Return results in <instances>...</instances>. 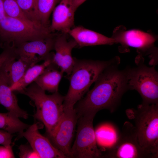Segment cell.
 <instances>
[{"label":"cell","instance_id":"1","mask_svg":"<svg viewBox=\"0 0 158 158\" xmlns=\"http://www.w3.org/2000/svg\"><path fill=\"white\" fill-rule=\"evenodd\" d=\"M120 62L109 66L99 75L93 88L78 102L75 108L78 118L84 115L95 116L98 111L116 109L124 93L129 90L127 68L120 70Z\"/></svg>","mask_w":158,"mask_h":158},{"label":"cell","instance_id":"2","mask_svg":"<svg viewBox=\"0 0 158 158\" xmlns=\"http://www.w3.org/2000/svg\"><path fill=\"white\" fill-rule=\"evenodd\" d=\"M116 56L107 61L75 59L72 71L68 76L69 86L63 103L64 109L74 108L75 104L88 92L92 84L107 67L120 61Z\"/></svg>","mask_w":158,"mask_h":158},{"label":"cell","instance_id":"3","mask_svg":"<svg viewBox=\"0 0 158 158\" xmlns=\"http://www.w3.org/2000/svg\"><path fill=\"white\" fill-rule=\"evenodd\" d=\"M20 93L28 97L36 109L34 118L44 124L49 136L54 133L63 114L64 96L58 92L48 95L35 82Z\"/></svg>","mask_w":158,"mask_h":158},{"label":"cell","instance_id":"4","mask_svg":"<svg viewBox=\"0 0 158 158\" xmlns=\"http://www.w3.org/2000/svg\"><path fill=\"white\" fill-rule=\"evenodd\" d=\"M128 118L133 120L138 143L151 158L158 156V104L142 103L136 109L126 110Z\"/></svg>","mask_w":158,"mask_h":158},{"label":"cell","instance_id":"5","mask_svg":"<svg viewBox=\"0 0 158 158\" xmlns=\"http://www.w3.org/2000/svg\"><path fill=\"white\" fill-rule=\"evenodd\" d=\"M53 33L50 26L6 16L0 20V47L13 49L22 43L43 38Z\"/></svg>","mask_w":158,"mask_h":158},{"label":"cell","instance_id":"6","mask_svg":"<svg viewBox=\"0 0 158 158\" xmlns=\"http://www.w3.org/2000/svg\"><path fill=\"white\" fill-rule=\"evenodd\" d=\"M127 69L129 90H135L141 96L142 103L158 104V73L155 66H147L143 62Z\"/></svg>","mask_w":158,"mask_h":158},{"label":"cell","instance_id":"7","mask_svg":"<svg viewBox=\"0 0 158 158\" xmlns=\"http://www.w3.org/2000/svg\"><path fill=\"white\" fill-rule=\"evenodd\" d=\"M95 116L85 115L78 118L75 139L71 147V158H97L102 154L97 146L93 121Z\"/></svg>","mask_w":158,"mask_h":158},{"label":"cell","instance_id":"8","mask_svg":"<svg viewBox=\"0 0 158 158\" xmlns=\"http://www.w3.org/2000/svg\"><path fill=\"white\" fill-rule=\"evenodd\" d=\"M104 157L111 158H151L141 147L134 126L124 123L121 134Z\"/></svg>","mask_w":158,"mask_h":158},{"label":"cell","instance_id":"9","mask_svg":"<svg viewBox=\"0 0 158 158\" xmlns=\"http://www.w3.org/2000/svg\"><path fill=\"white\" fill-rule=\"evenodd\" d=\"M78 117L74 108L64 109L63 114L50 141L67 158L71 157V144Z\"/></svg>","mask_w":158,"mask_h":158},{"label":"cell","instance_id":"10","mask_svg":"<svg viewBox=\"0 0 158 158\" xmlns=\"http://www.w3.org/2000/svg\"><path fill=\"white\" fill-rule=\"evenodd\" d=\"M58 32H54L45 38L22 43L13 49L17 57L24 59L35 65L47 59L54 50Z\"/></svg>","mask_w":158,"mask_h":158},{"label":"cell","instance_id":"11","mask_svg":"<svg viewBox=\"0 0 158 158\" xmlns=\"http://www.w3.org/2000/svg\"><path fill=\"white\" fill-rule=\"evenodd\" d=\"M68 34L58 32L55 39L53 62L68 77L71 74L75 63L72 55L73 49L77 47L75 41Z\"/></svg>","mask_w":158,"mask_h":158},{"label":"cell","instance_id":"12","mask_svg":"<svg viewBox=\"0 0 158 158\" xmlns=\"http://www.w3.org/2000/svg\"><path fill=\"white\" fill-rule=\"evenodd\" d=\"M36 123L30 126L25 131L18 134L19 138L24 137L37 154L39 158H67L56 148L49 139L42 135Z\"/></svg>","mask_w":158,"mask_h":158},{"label":"cell","instance_id":"13","mask_svg":"<svg viewBox=\"0 0 158 158\" xmlns=\"http://www.w3.org/2000/svg\"><path fill=\"white\" fill-rule=\"evenodd\" d=\"M112 37L115 40L116 43H119L122 47L125 48V51L127 48L132 47L144 52L152 48L156 40L152 34L136 29L126 31L122 27L114 30Z\"/></svg>","mask_w":158,"mask_h":158},{"label":"cell","instance_id":"14","mask_svg":"<svg viewBox=\"0 0 158 158\" xmlns=\"http://www.w3.org/2000/svg\"><path fill=\"white\" fill-rule=\"evenodd\" d=\"M76 10L73 0H61L52 12L50 26L51 31L68 33L75 26L74 15Z\"/></svg>","mask_w":158,"mask_h":158},{"label":"cell","instance_id":"15","mask_svg":"<svg viewBox=\"0 0 158 158\" xmlns=\"http://www.w3.org/2000/svg\"><path fill=\"white\" fill-rule=\"evenodd\" d=\"M68 34L75 41L77 47L101 45H111L116 43L115 40L82 26H74Z\"/></svg>","mask_w":158,"mask_h":158},{"label":"cell","instance_id":"16","mask_svg":"<svg viewBox=\"0 0 158 158\" xmlns=\"http://www.w3.org/2000/svg\"><path fill=\"white\" fill-rule=\"evenodd\" d=\"M10 87L7 77L1 66L0 68V104L18 117L27 119L28 117V113L19 107L17 98Z\"/></svg>","mask_w":158,"mask_h":158},{"label":"cell","instance_id":"17","mask_svg":"<svg viewBox=\"0 0 158 158\" xmlns=\"http://www.w3.org/2000/svg\"><path fill=\"white\" fill-rule=\"evenodd\" d=\"M63 72L52 62L34 82L42 89L52 93L58 92Z\"/></svg>","mask_w":158,"mask_h":158},{"label":"cell","instance_id":"18","mask_svg":"<svg viewBox=\"0 0 158 158\" xmlns=\"http://www.w3.org/2000/svg\"><path fill=\"white\" fill-rule=\"evenodd\" d=\"M33 65L31 62L24 59L16 57V55L5 62L2 67L10 87L17 83L28 69Z\"/></svg>","mask_w":158,"mask_h":158},{"label":"cell","instance_id":"19","mask_svg":"<svg viewBox=\"0 0 158 158\" xmlns=\"http://www.w3.org/2000/svg\"><path fill=\"white\" fill-rule=\"evenodd\" d=\"M54 53L51 52L47 59L42 64H36L28 68L21 78L17 83L10 87L11 90L20 93L34 82L44 69L53 62Z\"/></svg>","mask_w":158,"mask_h":158},{"label":"cell","instance_id":"20","mask_svg":"<svg viewBox=\"0 0 158 158\" xmlns=\"http://www.w3.org/2000/svg\"><path fill=\"white\" fill-rule=\"evenodd\" d=\"M19 118L9 111L0 113V129L11 134L23 132L30 125L24 123Z\"/></svg>","mask_w":158,"mask_h":158},{"label":"cell","instance_id":"21","mask_svg":"<svg viewBox=\"0 0 158 158\" xmlns=\"http://www.w3.org/2000/svg\"><path fill=\"white\" fill-rule=\"evenodd\" d=\"M61 0H35L36 19L40 23L50 26L49 18L56 6Z\"/></svg>","mask_w":158,"mask_h":158},{"label":"cell","instance_id":"22","mask_svg":"<svg viewBox=\"0 0 158 158\" xmlns=\"http://www.w3.org/2000/svg\"><path fill=\"white\" fill-rule=\"evenodd\" d=\"M2 1L6 16L32 21L30 20L23 12L16 0Z\"/></svg>","mask_w":158,"mask_h":158},{"label":"cell","instance_id":"23","mask_svg":"<svg viewBox=\"0 0 158 158\" xmlns=\"http://www.w3.org/2000/svg\"><path fill=\"white\" fill-rule=\"evenodd\" d=\"M16 1L23 12L30 20L39 23L36 17L35 0H16Z\"/></svg>","mask_w":158,"mask_h":158},{"label":"cell","instance_id":"24","mask_svg":"<svg viewBox=\"0 0 158 158\" xmlns=\"http://www.w3.org/2000/svg\"><path fill=\"white\" fill-rule=\"evenodd\" d=\"M18 147L20 158H39L30 145H21Z\"/></svg>","mask_w":158,"mask_h":158},{"label":"cell","instance_id":"25","mask_svg":"<svg viewBox=\"0 0 158 158\" xmlns=\"http://www.w3.org/2000/svg\"><path fill=\"white\" fill-rule=\"evenodd\" d=\"M13 137V134L0 129V145L7 147L11 146Z\"/></svg>","mask_w":158,"mask_h":158},{"label":"cell","instance_id":"26","mask_svg":"<svg viewBox=\"0 0 158 158\" xmlns=\"http://www.w3.org/2000/svg\"><path fill=\"white\" fill-rule=\"evenodd\" d=\"M15 55L13 49H4L3 51L0 54V68L5 62Z\"/></svg>","mask_w":158,"mask_h":158},{"label":"cell","instance_id":"27","mask_svg":"<svg viewBox=\"0 0 158 158\" xmlns=\"http://www.w3.org/2000/svg\"><path fill=\"white\" fill-rule=\"evenodd\" d=\"M12 146L7 147L3 145L0 146V158H15Z\"/></svg>","mask_w":158,"mask_h":158},{"label":"cell","instance_id":"28","mask_svg":"<svg viewBox=\"0 0 158 158\" xmlns=\"http://www.w3.org/2000/svg\"><path fill=\"white\" fill-rule=\"evenodd\" d=\"M6 16L2 0H0V20Z\"/></svg>","mask_w":158,"mask_h":158},{"label":"cell","instance_id":"29","mask_svg":"<svg viewBox=\"0 0 158 158\" xmlns=\"http://www.w3.org/2000/svg\"><path fill=\"white\" fill-rule=\"evenodd\" d=\"M87 0H73L74 4L76 8H78Z\"/></svg>","mask_w":158,"mask_h":158}]
</instances>
